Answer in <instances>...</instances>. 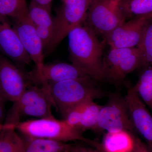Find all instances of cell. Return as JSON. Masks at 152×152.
I'll list each match as a JSON object with an SVG mask.
<instances>
[{
	"label": "cell",
	"mask_w": 152,
	"mask_h": 152,
	"mask_svg": "<svg viewBox=\"0 0 152 152\" xmlns=\"http://www.w3.org/2000/svg\"><path fill=\"white\" fill-rule=\"evenodd\" d=\"M72 64L96 82L103 81V43L91 28L84 24L68 35Z\"/></svg>",
	"instance_id": "6da1fadb"
},
{
	"label": "cell",
	"mask_w": 152,
	"mask_h": 152,
	"mask_svg": "<svg viewBox=\"0 0 152 152\" xmlns=\"http://www.w3.org/2000/svg\"><path fill=\"white\" fill-rule=\"evenodd\" d=\"M94 81L72 80L41 84L46 90L53 106L63 116L71 108L85 101L101 99L106 93Z\"/></svg>",
	"instance_id": "7a4b0ae2"
},
{
	"label": "cell",
	"mask_w": 152,
	"mask_h": 152,
	"mask_svg": "<svg viewBox=\"0 0 152 152\" xmlns=\"http://www.w3.org/2000/svg\"><path fill=\"white\" fill-rule=\"evenodd\" d=\"M51 100L42 86H31L13 102L5 117L3 128H13L26 117H53Z\"/></svg>",
	"instance_id": "3957f363"
},
{
	"label": "cell",
	"mask_w": 152,
	"mask_h": 152,
	"mask_svg": "<svg viewBox=\"0 0 152 152\" xmlns=\"http://www.w3.org/2000/svg\"><path fill=\"white\" fill-rule=\"evenodd\" d=\"M15 129L25 137L40 138L68 143L80 141L91 145L92 140L87 139L83 133L73 127L64 120L56 119L54 117L21 121Z\"/></svg>",
	"instance_id": "277c9868"
},
{
	"label": "cell",
	"mask_w": 152,
	"mask_h": 152,
	"mask_svg": "<svg viewBox=\"0 0 152 152\" xmlns=\"http://www.w3.org/2000/svg\"><path fill=\"white\" fill-rule=\"evenodd\" d=\"M91 0H66L53 19V38L45 56L51 54L72 30L84 23Z\"/></svg>",
	"instance_id": "5b68a950"
},
{
	"label": "cell",
	"mask_w": 152,
	"mask_h": 152,
	"mask_svg": "<svg viewBox=\"0 0 152 152\" xmlns=\"http://www.w3.org/2000/svg\"><path fill=\"white\" fill-rule=\"evenodd\" d=\"M125 22L118 3L112 0H91L84 24L104 37Z\"/></svg>",
	"instance_id": "8992f818"
},
{
	"label": "cell",
	"mask_w": 152,
	"mask_h": 152,
	"mask_svg": "<svg viewBox=\"0 0 152 152\" xmlns=\"http://www.w3.org/2000/svg\"><path fill=\"white\" fill-rule=\"evenodd\" d=\"M121 131L132 134L135 132L124 97L115 93L110 95L107 103L102 106L94 131L111 132Z\"/></svg>",
	"instance_id": "52a82bcc"
},
{
	"label": "cell",
	"mask_w": 152,
	"mask_h": 152,
	"mask_svg": "<svg viewBox=\"0 0 152 152\" xmlns=\"http://www.w3.org/2000/svg\"><path fill=\"white\" fill-rule=\"evenodd\" d=\"M32 83L29 73L0 54V97L4 102H14Z\"/></svg>",
	"instance_id": "ba28073f"
},
{
	"label": "cell",
	"mask_w": 152,
	"mask_h": 152,
	"mask_svg": "<svg viewBox=\"0 0 152 152\" xmlns=\"http://www.w3.org/2000/svg\"><path fill=\"white\" fill-rule=\"evenodd\" d=\"M0 52L22 69L32 62L7 17L0 16Z\"/></svg>",
	"instance_id": "9c48e42d"
},
{
	"label": "cell",
	"mask_w": 152,
	"mask_h": 152,
	"mask_svg": "<svg viewBox=\"0 0 152 152\" xmlns=\"http://www.w3.org/2000/svg\"><path fill=\"white\" fill-rule=\"evenodd\" d=\"M12 19L13 26L25 50L35 65V71L39 72L45 64V56L42 44L37 34L34 26L29 18L28 14Z\"/></svg>",
	"instance_id": "30bf717a"
},
{
	"label": "cell",
	"mask_w": 152,
	"mask_h": 152,
	"mask_svg": "<svg viewBox=\"0 0 152 152\" xmlns=\"http://www.w3.org/2000/svg\"><path fill=\"white\" fill-rule=\"evenodd\" d=\"M124 98L134 131L141 136L152 152L151 114L133 88L128 90Z\"/></svg>",
	"instance_id": "8fae6325"
},
{
	"label": "cell",
	"mask_w": 152,
	"mask_h": 152,
	"mask_svg": "<svg viewBox=\"0 0 152 152\" xmlns=\"http://www.w3.org/2000/svg\"><path fill=\"white\" fill-rule=\"evenodd\" d=\"M147 20L144 15L125 22L104 36V41L110 48H136L140 40Z\"/></svg>",
	"instance_id": "7c38bea8"
},
{
	"label": "cell",
	"mask_w": 152,
	"mask_h": 152,
	"mask_svg": "<svg viewBox=\"0 0 152 152\" xmlns=\"http://www.w3.org/2000/svg\"><path fill=\"white\" fill-rule=\"evenodd\" d=\"M29 75L33 83L36 84L72 80L94 81L73 64L66 63L45 64L39 72L34 71Z\"/></svg>",
	"instance_id": "4fadbf2b"
},
{
	"label": "cell",
	"mask_w": 152,
	"mask_h": 152,
	"mask_svg": "<svg viewBox=\"0 0 152 152\" xmlns=\"http://www.w3.org/2000/svg\"><path fill=\"white\" fill-rule=\"evenodd\" d=\"M134 135L125 131L107 132L101 144L106 152H132Z\"/></svg>",
	"instance_id": "5bb4252c"
},
{
	"label": "cell",
	"mask_w": 152,
	"mask_h": 152,
	"mask_svg": "<svg viewBox=\"0 0 152 152\" xmlns=\"http://www.w3.org/2000/svg\"><path fill=\"white\" fill-rule=\"evenodd\" d=\"M25 137L22 152H65L72 145L49 139Z\"/></svg>",
	"instance_id": "9a60e30c"
},
{
	"label": "cell",
	"mask_w": 152,
	"mask_h": 152,
	"mask_svg": "<svg viewBox=\"0 0 152 152\" xmlns=\"http://www.w3.org/2000/svg\"><path fill=\"white\" fill-rule=\"evenodd\" d=\"M136 48H110L104 57L103 66V81H110L120 64L128 56L135 50Z\"/></svg>",
	"instance_id": "2e32d148"
},
{
	"label": "cell",
	"mask_w": 152,
	"mask_h": 152,
	"mask_svg": "<svg viewBox=\"0 0 152 152\" xmlns=\"http://www.w3.org/2000/svg\"><path fill=\"white\" fill-rule=\"evenodd\" d=\"M118 6L126 20L152 13V0H121Z\"/></svg>",
	"instance_id": "e0dca14e"
},
{
	"label": "cell",
	"mask_w": 152,
	"mask_h": 152,
	"mask_svg": "<svg viewBox=\"0 0 152 152\" xmlns=\"http://www.w3.org/2000/svg\"><path fill=\"white\" fill-rule=\"evenodd\" d=\"M136 47L140 59V68L152 66V18H147L140 40Z\"/></svg>",
	"instance_id": "ac0fdd59"
},
{
	"label": "cell",
	"mask_w": 152,
	"mask_h": 152,
	"mask_svg": "<svg viewBox=\"0 0 152 152\" xmlns=\"http://www.w3.org/2000/svg\"><path fill=\"white\" fill-rule=\"evenodd\" d=\"M143 69L132 88L144 104L152 110V66Z\"/></svg>",
	"instance_id": "d6986e66"
},
{
	"label": "cell",
	"mask_w": 152,
	"mask_h": 152,
	"mask_svg": "<svg viewBox=\"0 0 152 152\" xmlns=\"http://www.w3.org/2000/svg\"><path fill=\"white\" fill-rule=\"evenodd\" d=\"M28 16L34 26L53 29V19L51 10L39 4L33 0L28 6Z\"/></svg>",
	"instance_id": "ffe728a7"
},
{
	"label": "cell",
	"mask_w": 152,
	"mask_h": 152,
	"mask_svg": "<svg viewBox=\"0 0 152 152\" xmlns=\"http://www.w3.org/2000/svg\"><path fill=\"white\" fill-rule=\"evenodd\" d=\"M23 138L13 128H2L0 131V152H22Z\"/></svg>",
	"instance_id": "44dd1931"
},
{
	"label": "cell",
	"mask_w": 152,
	"mask_h": 152,
	"mask_svg": "<svg viewBox=\"0 0 152 152\" xmlns=\"http://www.w3.org/2000/svg\"><path fill=\"white\" fill-rule=\"evenodd\" d=\"M102 106L99 105L91 100L88 102L84 109L77 129L83 133L91 130L94 131Z\"/></svg>",
	"instance_id": "7402d4cb"
},
{
	"label": "cell",
	"mask_w": 152,
	"mask_h": 152,
	"mask_svg": "<svg viewBox=\"0 0 152 152\" xmlns=\"http://www.w3.org/2000/svg\"><path fill=\"white\" fill-rule=\"evenodd\" d=\"M28 14L26 0H0V16L14 19Z\"/></svg>",
	"instance_id": "603a6c76"
},
{
	"label": "cell",
	"mask_w": 152,
	"mask_h": 152,
	"mask_svg": "<svg viewBox=\"0 0 152 152\" xmlns=\"http://www.w3.org/2000/svg\"><path fill=\"white\" fill-rule=\"evenodd\" d=\"M90 100H91L85 101L71 108L63 116L64 120L72 127L77 129L83 112L88 102Z\"/></svg>",
	"instance_id": "cb8c5ba5"
},
{
	"label": "cell",
	"mask_w": 152,
	"mask_h": 152,
	"mask_svg": "<svg viewBox=\"0 0 152 152\" xmlns=\"http://www.w3.org/2000/svg\"><path fill=\"white\" fill-rule=\"evenodd\" d=\"M34 26L37 34L42 44L45 53L51 42L53 35V29L45 27Z\"/></svg>",
	"instance_id": "d4e9b609"
},
{
	"label": "cell",
	"mask_w": 152,
	"mask_h": 152,
	"mask_svg": "<svg viewBox=\"0 0 152 152\" xmlns=\"http://www.w3.org/2000/svg\"><path fill=\"white\" fill-rule=\"evenodd\" d=\"M134 148L132 152H151L140 139L134 135Z\"/></svg>",
	"instance_id": "484cf974"
},
{
	"label": "cell",
	"mask_w": 152,
	"mask_h": 152,
	"mask_svg": "<svg viewBox=\"0 0 152 152\" xmlns=\"http://www.w3.org/2000/svg\"><path fill=\"white\" fill-rule=\"evenodd\" d=\"M65 152H97L95 149L90 148L81 145L72 144L71 146Z\"/></svg>",
	"instance_id": "4316f807"
},
{
	"label": "cell",
	"mask_w": 152,
	"mask_h": 152,
	"mask_svg": "<svg viewBox=\"0 0 152 152\" xmlns=\"http://www.w3.org/2000/svg\"><path fill=\"white\" fill-rule=\"evenodd\" d=\"M4 102L0 97V131L2 129L3 124L5 118L4 105Z\"/></svg>",
	"instance_id": "83f0119b"
},
{
	"label": "cell",
	"mask_w": 152,
	"mask_h": 152,
	"mask_svg": "<svg viewBox=\"0 0 152 152\" xmlns=\"http://www.w3.org/2000/svg\"><path fill=\"white\" fill-rule=\"evenodd\" d=\"M39 4L51 10V4L53 0H33Z\"/></svg>",
	"instance_id": "f1b7e54d"
},
{
	"label": "cell",
	"mask_w": 152,
	"mask_h": 152,
	"mask_svg": "<svg viewBox=\"0 0 152 152\" xmlns=\"http://www.w3.org/2000/svg\"><path fill=\"white\" fill-rule=\"evenodd\" d=\"M91 146L94 147L97 152H106L102 146V144L96 141L93 140Z\"/></svg>",
	"instance_id": "f546056e"
},
{
	"label": "cell",
	"mask_w": 152,
	"mask_h": 152,
	"mask_svg": "<svg viewBox=\"0 0 152 152\" xmlns=\"http://www.w3.org/2000/svg\"><path fill=\"white\" fill-rule=\"evenodd\" d=\"M145 16L147 18H152V13L145 15Z\"/></svg>",
	"instance_id": "4dcf8cb0"
},
{
	"label": "cell",
	"mask_w": 152,
	"mask_h": 152,
	"mask_svg": "<svg viewBox=\"0 0 152 152\" xmlns=\"http://www.w3.org/2000/svg\"><path fill=\"white\" fill-rule=\"evenodd\" d=\"M112 1H114L118 3L119 1H121V0H112Z\"/></svg>",
	"instance_id": "1f68e13d"
},
{
	"label": "cell",
	"mask_w": 152,
	"mask_h": 152,
	"mask_svg": "<svg viewBox=\"0 0 152 152\" xmlns=\"http://www.w3.org/2000/svg\"><path fill=\"white\" fill-rule=\"evenodd\" d=\"M61 1H66V0H61Z\"/></svg>",
	"instance_id": "d6a6232c"
}]
</instances>
